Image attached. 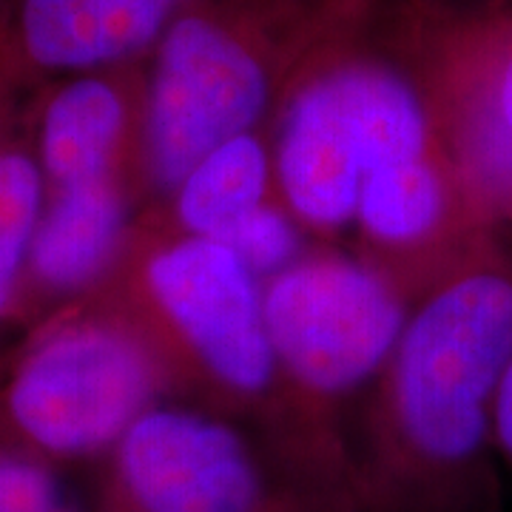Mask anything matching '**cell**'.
Here are the masks:
<instances>
[{"instance_id":"cell-1","label":"cell","mask_w":512,"mask_h":512,"mask_svg":"<svg viewBox=\"0 0 512 512\" xmlns=\"http://www.w3.org/2000/svg\"><path fill=\"white\" fill-rule=\"evenodd\" d=\"M510 365L512 256L490 234L407 316L348 512L501 510L493 416Z\"/></svg>"},{"instance_id":"cell-2","label":"cell","mask_w":512,"mask_h":512,"mask_svg":"<svg viewBox=\"0 0 512 512\" xmlns=\"http://www.w3.org/2000/svg\"><path fill=\"white\" fill-rule=\"evenodd\" d=\"M441 151L421 92L379 60H345L305 80L282 114L274 183L302 228L322 234L356 220L365 180L382 165Z\"/></svg>"},{"instance_id":"cell-3","label":"cell","mask_w":512,"mask_h":512,"mask_svg":"<svg viewBox=\"0 0 512 512\" xmlns=\"http://www.w3.org/2000/svg\"><path fill=\"white\" fill-rule=\"evenodd\" d=\"M160 370L126 328L80 322L46 336L20 362L6 393L12 441L49 467L103 461L154 407Z\"/></svg>"},{"instance_id":"cell-4","label":"cell","mask_w":512,"mask_h":512,"mask_svg":"<svg viewBox=\"0 0 512 512\" xmlns=\"http://www.w3.org/2000/svg\"><path fill=\"white\" fill-rule=\"evenodd\" d=\"M97 512H325L208 410L154 404L103 458Z\"/></svg>"},{"instance_id":"cell-5","label":"cell","mask_w":512,"mask_h":512,"mask_svg":"<svg viewBox=\"0 0 512 512\" xmlns=\"http://www.w3.org/2000/svg\"><path fill=\"white\" fill-rule=\"evenodd\" d=\"M276 365L308 404H333L390 367L407 311L390 279L339 254L302 256L265 282Z\"/></svg>"},{"instance_id":"cell-6","label":"cell","mask_w":512,"mask_h":512,"mask_svg":"<svg viewBox=\"0 0 512 512\" xmlns=\"http://www.w3.org/2000/svg\"><path fill=\"white\" fill-rule=\"evenodd\" d=\"M271 74L254 46L208 15L177 18L160 43L146 103V165L174 191L208 151L254 131Z\"/></svg>"},{"instance_id":"cell-7","label":"cell","mask_w":512,"mask_h":512,"mask_svg":"<svg viewBox=\"0 0 512 512\" xmlns=\"http://www.w3.org/2000/svg\"><path fill=\"white\" fill-rule=\"evenodd\" d=\"M146 288L188 359L234 404L262 402L279 376L265 282L222 242L180 234L148 256Z\"/></svg>"},{"instance_id":"cell-8","label":"cell","mask_w":512,"mask_h":512,"mask_svg":"<svg viewBox=\"0 0 512 512\" xmlns=\"http://www.w3.org/2000/svg\"><path fill=\"white\" fill-rule=\"evenodd\" d=\"M353 222L384 251L427 248L447 234H493L444 148L376 168L362 185Z\"/></svg>"},{"instance_id":"cell-9","label":"cell","mask_w":512,"mask_h":512,"mask_svg":"<svg viewBox=\"0 0 512 512\" xmlns=\"http://www.w3.org/2000/svg\"><path fill=\"white\" fill-rule=\"evenodd\" d=\"M453 160L493 228L512 222V23L481 35L453 111Z\"/></svg>"},{"instance_id":"cell-10","label":"cell","mask_w":512,"mask_h":512,"mask_svg":"<svg viewBox=\"0 0 512 512\" xmlns=\"http://www.w3.org/2000/svg\"><path fill=\"white\" fill-rule=\"evenodd\" d=\"M183 0H26L20 32L46 69H92L126 60L168 32Z\"/></svg>"},{"instance_id":"cell-11","label":"cell","mask_w":512,"mask_h":512,"mask_svg":"<svg viewBox=\"0 0 512 512\" xmlns=\"http://www.w3.org/2000/svg\"><path fill=\"white\" fill-rule=\"evenodd\" d=\"M126 231V200L114 177L57 188L37 222L29 262L52 291H77L109 268Z\"/></svg>"},{"instance_id":"cell-12","label":"cell","mask_w":512,"mask_h":512,"mask_svg":"<svg viewBox=\"0 0 512 512\" xmlns=\"http://www.w3.org/2000/svg\"><path fill=\"white\" fill-rule=\"evenodd\" d=\"M126 134V103L106 80H77L49 103L40 128V163L57 188L114 177Z\"/></svg>"},{"instance_id":"cell-13","label":"cell","mask_w":512,"mask_h":512,"mask_svg":"<svg viewBox=\"0 0 512 512\" xmlns=\"http://www.w3.org/2000/svg\"><path fill=\"white\" fill-rule=\"evenodd\" d=\"M274 151L254 131L225 140L191 165L174 188V211L183 234L214 239L251 208L268 202Z\"/></svg>"},{"instance_id":"cell-14","label":"cell","mask_w":512,"mask_h":512,"mask_svg":"<svg viewBox=\"0 0 512 512\" xmlns=\"http://www.w3.org/2000/svg\"><path fill=\"white\" fill-rule=\"evenodd\" d=\"M43 205V171L20 151H0V311L29 259Z\"/></svg>"},{"instance_id":"cell-15","label":"cell","mask_w":512,"mask_h":512,"mask_svg":"<svg viewBox=\"0 0 512 512\" xmlns=\"http://www.w3.org/2000/svg\"><path fill=\"white\" fill-rule=\"evenodd\" d=\"M214 239L222 242L262 282H271L305 256L302 225L285 205L274 202H262L251 208Z\"/></svg>"},{"instance_id":"cell-16","label":"cell","mask_w":512,"mask_h":512,"mask_svg":"<svg viewBox=\"0 0 512 512\" xmlns=\"http://www.w3.org/2000/svg\"><path fill=\"white\" fill-rule=\"evenodd\" d=\"M0 512H77L55 467L0 441Z\"/></svg>"},{"instance_id":"cell-17","label":"cell","mask_w":512,"mask_h":512,"mask_svg":"<svg viewBox=\"0 0 512 512\" xmlns=\"http://www.w3.org/2000/svg\"><path fill=\"white\" fill-rule=\"evenodd\" d=\"M493 441L495 456H498V464H501V473L512 476V365L507 370L501 387H498L493 416Z\"/></svg>"},{"instance_id":"cell-18","label":"cell","mask_w":512,"mask_h":512,"mask_svg":"<svg viewBox=\"0 0 512 512\" xmlns=\"http://www.w3.org/2000/svg\"><path fill=\"white\" fill-rule=\"evenodd\" d=\"M504 228H507V231H512V222H510V225H504Z\"/></svg>"}]
</instances>
